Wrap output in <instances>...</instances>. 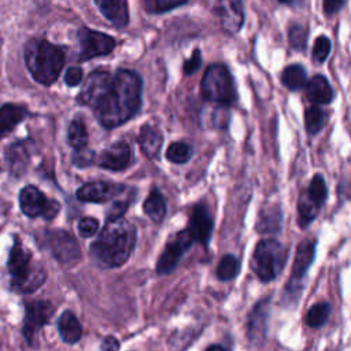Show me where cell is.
Masks as SVG:
<instances>
[{"mask_svg": "<svg viewBox=\"0 0 351 351\" xmlns=\"http://www.w3.org/2000/svg\"><path fill=\"white\" fill-rule=\"evenodd\" d=\"M136 245V228L123 218L107 219L97 239L90 244L95 261L106 267H119L130 258Z\"/></svg>", "mask_w": 351, "mask_h": 351, "instance_id": "obj_2", "label": "cell"}, {"mask_svg": "<svg viewBox=\"0 0 351 351\" xmlns=\"http://www.w3.org/2000/svg\"><path fill=\"white\" fill-rule=\"evenodd\" d=\"M192 234L188 229L178 230L174 233L166 243L158 262H156V273L158 274H169L171 273L180 263L184 254L189 250V247L193 244Z\"/></svg>", "mask_w": 351, "mask_h": 351, "instance_id": "obj_8", "label": "cell"}, {"mask_svg": "<svg viewBox=\"0 0 351 351\" xmlns=\"http://www.w3.org/2000/svg\"><path fill=\"white\" fill-rule=\"evenodd\" d=\"M26 108L16 104L0 107V138L5 137L26 117Z\"/></svg>", "mask_w": 351, "mask_h": 351, "instance_id": "obj_23", "label": "cell"}, {"mask_svg": "<svg viewBox=\"0 0 351 351\" xmlns=\"http://www.w3.org/2000/svg\"><path fill=\"white\" fill-rule=\"evenodd\" d=\"M99 229V222L95 218L85 217L78 221V233L82 237H92Z\"/></svg>", "mask_w": 351, "mask_h": 351, "instance_id": "obj_37", "label": "cell"}, {"mask_svg": "<svg viewBox=\"0 0 351 351\" xmlns=\"http://www.w3.org/2000/svg\"><path fill=\"white\" fill-rule=\"evenodd\" d=\"M25 63L37 82L51 85L59 77L64 53L59 47L45 40L32 38L25 45Z\"/></svg>", "mask_w": 351, "mask_h": 351, "instance_id": "obj_3", "label": "cell"}, {"mask_svg": "<svg viewBox=\"0 0 351 351\" xmlns=\"http://www.w3.org/2000/svg\"><path fill=\"white\" fill-rule=\"evenodd\" d=\"M289 44L293 49H303L307 43V29L299 23H292L288 29Z\"/></svg>", "mask_w": 351, "mask_h": 351, "instance_id": "obj_34", "label": "cell"}, {"mask_svg": "<svg viewBox=\"0 0 351 351\" xmlns=\"http://www.w3.org/2000/svg\"><path fill=\"white\" fill-rule=\"evenodd\" d=\"M80 37V59L88 60L95 56H101L110 53L115 47V40L104 33L90 30L88 27H82L78 32Z\"/></svg>", "mask_w": 351, "mask_h": 351, "instance_id": "obj_13", "label": "cell"}, {"mask_svg": "<svg viewBox=\"0 0 351 351\" xmlns=\"http://www.w3.org/2000/svg\"><path fill=\"white\" fill-rule=\"evenodd\" d=\"M332 313V306L330 303L328 302H318L315 304H313L307 313H306V324L313 328V329H317V328H321L329 318Z\"/></svg>", "mask_w": 351, "mask_h": 351, "instance_id": "obj_27", "label": "cell"}, {"mask_svg": "<svg viewBox=\"0 0 351 351\" xmlns=\"http://www.w3.org/2000/svg\"><path fill=\"white\" fill-rule=\"evenodd\" d=\"M163 143L162 133L152 125H144L138 134V144L143 154L151 159L156 158Z\"/></svg>", "mask_w": 351, "mask_h": 351, "instance_id": "obj_21", "label": "cell"}, {"mask_svg": "<svg viewBox=\"0 0 351 351\" xmlns=\"http://www.w3.org/2000/svg\"><path fill=\"white\" fill-rule=\"evenodd\" d=\"M326 115L318 106H311L304 112V125L308 134H317L325 123Z\"/></svg>", "mask_w": 351, "mask_h": 351, "instance_id": "obj_31", "label": "cell"}, {"mask_svg": "<svg viewBox=\"0 0 351 351\" xmlns=\"http://www.w3.org/2000/svg\"><path fill=\"white\" fill-rule=\"evenodd\" d=\"M128 208V203L125 202H117L111 206L110 213H108V218L107 219H117V218H122V214L126 211Z\"/></svg>", "mask_w": 351, "mask_h": 351, "instance_id": "obj_40", "label": "cell"}, {"mask_svg": "<svg viewBox=\"0 0 351 351\" xmlns=\"http://www.w3.org/2000/svg\"><path fill=\"white\" fill-rule=\"evenodd\" d=\"M53 315V306L48 300H30L26 303V313L22 333L30 346H36L40 329Z\"/></svg>", "mask_w": 351, "mask_h": 351, "instance_id": "obj_11", "label": "cell"}, {"mask_svg": "<svg viewBox=\"0 0 351 351\" xmlns=\"http://www.w3.org/2000/svg\"><path fill=\"white\" fill-rule=\"evenodd\" d=\"M214 11L226 33L233 34L240 30L244 22V11L239 0H219Z\"/></svg>", "mask_w": 351, "mask_h": 351, "instance_id": "obj_15", "label": "cell"}, {"mask_svg": "<svg viewBox=\"0 0 351 351\" xmlns=\"http://www.w3.org/2000/svg\"><path fill=\"white\" fill-rule=\"evenodd\" d=\"M143 208L144 213L151 218V221H154L155 223L162 222L166 215V202L163 195L158 189H152L145 199Z\"/></svg>", "mask_w": 351, "mask_h": 351, "instance_id": "obj_25", "label": "cell"}, {"mask_svg": "<svg viewBox=\"0 0 351 351\" xmlns=\"http://www.w3.org/2000/svg\"><path fill=\"white\" fill-rule=\"evenodd\" d=\"M204 351H226V350L222 346H219V344H211Z\"/></svg>", "mask_w": 351, "mask_h": 351, "instance_id": "obj_43", "label": "cell"}, {"mask_svg": "<svg viewBox=\"0 0 351 351\" xmlns=\"http://www.w3.org/2000/svg\"><path fill=\"white\" fill-rule=\"evenodd\" d=\"M239 271H240V261L234 255L226 254L221 258L215 270V276L221 281H230L234 277H237Z\"/></svg>", "mask_w": 351, "mask_h": 351, "instance_id": "obj_29", "label": "cell"}, {"mask_svg": "<svg viewBox=\"0 0 351 351\" xmlns=\"http://www.w3.org/2000/svg\"><path fill=\"white\" fill-rule=\"evenodd\" d=\"M7 267L11 277V288L18 293L37 291L47 278L45 270L34 262L32 254L19 241H15L10 251Z\"/></svg>", "mask_w": 351, "mask_h": 351, "instance_id": "obj_4", "label": "cell"}, {"mask_svg": "<svg viewBox=\"0 0 351 351\" xmlns=\"http://www.w3.org/2000/svg\"><path fill=\"white\" fill-rule=\"evenodd\" d=\"M330 52V41L326 36H319L315 43H314V49H313V59L317 63H322Z\"/></svg>", "mask_w": 351, "mask_h": 351, "instance_id": "obj_36", "label": "cell"}, {"mask_svg": "<svg viewBox=\"0 0 351 351\" xmlns=\"http://www.w3.org/2000/svg\"><path fill=\"white\" fill-rule=\"evenodd\" d=\"M82 80V71L80 67H70L67 71H66V77H64V81L69 86H74L77 85L78 82H81Z\"/></svg>", "mask_w": 351, "mask_h": 351, "instance_id": "obj_39", "label": "cell"}, {"mask_svg": "<svg viewBox=\"0 0 351 351\" xmlns=\"http://www.w3.org/2000/svg\"><path fill=\"white\" fill-rule=\"evenodd\" d=\"M315 248H317V241L311 239L303 240L298 244L295 258H293V265H292V273L288 282L285 284V291H284V299L287 300V303L298 302L303 291V284H304L307 271L315 259Z\"/></svg>", "mask_w": 351, "mask_h": 351, "instance_id": "obj_7", "label": "cell"}, {"mask_svg": "<svg viewBox=\"0 0 351 351\" xmlns=\"http://www.w3.org/2000/svg\"><path fill=\"white\" fill-rule=\"evenodd\" d=\"M321 208V204L317 203L307 191L302 192L298 200V215H299V226L306 228L311 221L315 219Z\"/></svg>", "mask_w": 351, "mask_h": 351, "instance_id": "obj_24", "label": "cell"}, {"mask_svg": "<svg viewBox=\"0 0 351 351\" xmlns=\"http://www.w3.org/2000/svg\"><path fill=\"white\" fill-rule=\"evenodd\" d=\"M193 151L191 145L182 141L171 143L166 151V158L173 163H185L191 159Z\"/></svg>", "mask_w": 351, "mask_h": 351, "instance_id": "obj_32", "label": "cell"}, {"mask_svg": "<svg viewBox=\"0 0 351 351\" xmlns=\"http://www.w3.org/2000/svg\"><path fill=\"white\" fill-rule=\"evenodd\" d=\"M344 0H324V11L326 15H333L341 10Z\"/></svg>", "mask_w": 351, "mask_h": 351, "instance_id": "obj_41", "label": "cell"}, {"mask_svg": "<svg viewBox=\"0 0 351 351\" xmlns=\"http://www.w3.org/2000/svg\"><path fill=\"white\" fill-rule=\"evenodd\" d=\"M281 208L278 206L269 207L267 210L261 213L259 221L256 223V229L261 233L267 232H278L281 229Z\"/></svg>", "mask_w": 351, "mask_h": 351, "instance_id": "obj_26", "label": "cell"}, {"mask_svg": "<svg viewBox=\"0 0 351 351\" xmlns=\"http://www.w3.org/2000/svg\"><path fill=\"white\" fill-rule=\"evenodd\" d=\"M306 96L313 104H326L333 99V90L324 75H314L306 82Z\"/></svg>", "mask_w": 351, "mask_h": 351, "instance_id": "obj_19", "label": "cell"}, {"mask_svg": "<svg viewBox=\"0 0 351 351\" xmlns=\"http://www.w3.org/2000/svg\"><path fill=\"white\" fill-rule=\"evenodd\" d=\"M213 228H214V221H213V217H211L208 208L206 207V204H203V203L196 204L192 208L189 225L186 228L189 230V233L192 234L193 241L207 245V243L210 241L211 233H213Z\"/></svg>", "mask_w": 351, "mask_h": 351, "instance_id": "obj_14", "label": "cell"}, {"mask_svg": "<svg viewBox=\"0 0 351 351\" xmlns=\"http://www.w3.org/2000/svg\"><path fill=\"white\" fill-rule=\"evenodd\" d=\"M67 138H69V143L77 149H84L88 144V133H86V129H85V125L84 122L77 118L74 119L70 126H69V132H67Z\"/></svg>", "mask_w": 351, "mask_h": 351, "instance_id": "obj_30", "label": "cell"}, {"mask_svg": "<svg viewBox=\"0 0 351 351\" xmlns=\"http://www.w3.org/2000/svg\"><path fill=\"white\" fill-rule=\"evenodd\" d=\"M277 1H280V3H284V4H291L293 0H277Z\"/></svg>", "mask_w": 351, "mask_h": 351, "instance_id": "obj_44", "label": "cell"}, {"mask_svg": "<svg viewBox=\"0 0 351 351\" xmlns=\"http://www.w3.org/2000/svg\"><path fill=\"white\" fill-rule=\"evenodd\" d=\"M5 162L11 174H23L29 165V148L26 147V144L15 143L10 145L5 151Z\"/></svg>", "mask_w": 351, "mask_h": 351, "instance_id": "obj_20", "label": "cell"}, {"mask_svg": "<svg viewBox=\"0 0 351 351\" xmlns=\"http://www.w3.org/2000/svg\"><path fill=\"white\" fill-rule=\"evenodd\" d=\"M44 247L62 265H74L81 259V250L71 234L64 230H48L44 233Z\"/></svg>", "mask_w": 351, "mask_h": 351, "instance_id": "obj_9", "label": "cell"}, {"mask_svg": "<svg viewBox=\"0 0 351 351\" xmlns=\"http://www.w3.org/2000/svg\"><path fill=\"white\" fill-rule=\"evenodd\" d=\"M130 160H132L130 145L126 141H117L100 154L97 163L104 169L119 171L126 169Z\"/></svg>", "mask_w": 351, "mask_h": 351, "instance_id": "obj_17", "label": "cell"}, {"mask_svg": "<svg viewBox=\"0 0 351 351\" xmlns=\"http://www.w3.org/2000/svg\"><path fill=\"white\" fill-rule=\"evenodd\" d=\"M307 193L321 206L324 204V202L326 200V195H328V189H326V184L325 180L321 174H315L311 181L310 185L307 188Z\"/></svg>", "mask_w": 351, "mask_h": 351, "instance_id": "obj_33", "label": "cell"}, {"mask_svg": "<svg viewBox=\"0 0 351 351\" xmlns=\"http://www.w3.org/2000/svg\"><path fill=\"white\" fill-rule=\"evenodd\" d=\"M186 1L188 0H144V5L145 10L151 14H162L178 5H182Z\"/></svg>", "mask_w": 351, "mask_h": 351, "instance_id": "obj_35", "label": "cell"}, {"mask_svg": "<svg viewBox=\"0 0 351 351\" xmlns=\"http://www.w3.org/2000/svg\"><path fill=\"white\" fill-rule=\"evenodd\" d=\"M100 12L115 26L123 27L129 21L126 0H95Z\"/></svg>", "mask_w": 351, "mask_h": 351, "instance_id": "obj_18", "label": "cell"}, {"mask_svg": "<svg viewBox=\"0 0 351 351\" xmlns=\"http://www.w3.org/2000/svg\"><path fill=\"white\" fill-rule=\"evenodd\" d=\"M202 66V58H200V51L195 49L192 56L189 59L185 60L184 63V73L185 74H191L193 71H196L199 67Z\"/></svg>", "mask_w": 351, "mask_h": 351, "instance_id": "obj_38", "label": "cell"}, {"mask_svg": "<svg viewBox=\"0 0 351 351\" xmlns=\"http://www.w3.org/2000/svg\"><path fill=\"white\" fill-rule=\"evenodd\" d=\"M101 351H118L119 350V347H121V344H119V341H118V339L117 337H114V336H107V337H104V340L101 341Z\"/></svg>", "mask_w": 351, "mask_h": 351, "instance_id": "obj_42", "label": "cell"}, {"mask_svg": "<svg viewBox=\"0 0 351 351\" xmlns=\"http://www.w3.org/2000/svg\"><path fill=\"white\" fill-rule=\"evenodd\" d=\"M123 189L122 185L107 182V181H95L84 184L77 191V197L81 202H90V203H103L114 196L119 195Z\"/></svg>", "mask_w": 351, "mask_h": 351, "instance_id": "obj_16", "label": "cell"}, {"mask_svg": "<svg viewBox=\"0 0 351 351\" xmlns=\"http://www.w3.org/2000/svg\"><path fill=\"white\" fill-rule=\"evenodd\" d=\"M282 84L291 90H299L306 85V71L300 64L287 66L281 74Z\"/></svg>", "mask_w": 351, "mask_h": 351, "instance_id": "obj_28", "label": "cell"}, {"mask_svg": "<svg viewBox=\"0 0 351 351\" xmlns=\"http://www.w3.org/2000/svg\"><path fill=\"white\" fill-rule=\"evenodd\" d=\"M21 210L25 215L30 218L43 217L45 219H52L59 213V203L49 200L40 189L27 185L19 193Z\"/></svg>", "mask_w": 351, "mask_h": 351, "instance_id": "obj_10", "label": "cell"}, {"mask_svg": "<svg viewBox=\"0 0 351 351\" xmlns=\"http://www.w3.org/2000/svg\"><path fill=\"white\" fill-rule=\"evenodd\" d=\"M288 259L287 248L274 239H263L256 243L251 256V270L262 282H270L282 271Z\"/></svg>", "mask_w": 351, "mask_h": 351, "instance_id": "obj_5", "label": "cell"}, {"mask_svg": "<svg viewBox=\"0 0 351 351\" xmlns=\"http://www.w3.org/2000/svg\"><path fill=\"white\" fill-rule=\"evenodd\" d=\"M78 100L92 108L104 128H117L138 111L141 78L130 70H118L114 74L96 70L88 75Z\"/></svg>", "mask_w": 351, "mask_h": 351, "instance_id": "obj_1", "label": "cell"}, {"mask_svg": "<svg viewBox=\"0 0 351 351\" xmlns=\"http://www.w3.org/2000/svg\"><path fill=\"white\" fill-rule=\"evenodd\" d=\"M271 298L259 299L247 317V336L252 344H262L267 336V325L271 310Z\"/></svg>", "mask_w": 351, "mask_h": 351, "instance_id": "obj_12", "label": "cell"}, {"mask_svg": "<svg viewBox=\"0 0 351 351\" xmlns=\"http://www.w3.org/2000/svg\"><path fill=\"white\" fill-rule=\"evenodd\" d=\"M58 330L64 343H77L82 336V326L71 311H64L58 319Z\"/></svg>", "mask_w": 351, "mask_h": 351, "instance_id": "obj_22", "label": "cell"}, {"mask_svg": "<svg viewBox=\"0 0 351 351\" xmlns=\"http://www.w3.org/2000/svg\"><path fill=\"white\" fill-rule=\"evenodd\" d=\"M200 90L203 99L223 107L232 104L236 100L233 78L229 70L221 63H215L207 67L202 78Z\"/></svg>", "mask_w": 351, "mask_h": 351, "instance_id": "obj_6", "label": "cell"}]
</instances>
